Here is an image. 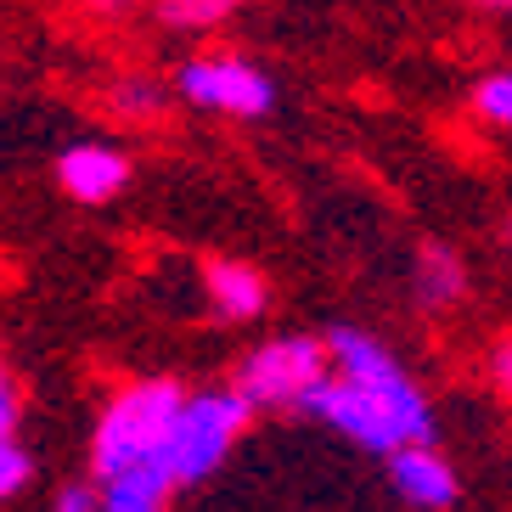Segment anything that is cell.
Segmentation results:
<instances>
[{
  "label": "cell",
  "mask_w": 512,
  "mask_h": 512,
  "mask_svg": "<svg viewBox=\"0 0 512 512\" xmlns=\"http://www.w3.org/2000/svg\"><path fill=\"white\" fill-rule=\"evenodd\" d=\"M327 355L332 366H344V377H321L316 389L304 394L299 406L327 417L338 434H349L366 451H400V445H422L434 434V417H428V400L417 394L400 361L389 349L366 338L355 327L327 332Z\"/></svg>",
  "instance_id": "1"
},
{
  "label": "cell",
  "mask_w": 512,
  "mask_h": 512,
  "mask_svg": "<svg viewBox=\"0 0 512 512\" xmlns=\"http://www.w3.org/2000/svg\"><path fill=\"white\" fill-rule=\"evenodd\" d=\"M181 400L186 394L175 383H136L130 394H119L113 411L102 417V428H96V445H91L96 479L119 473V467H136L147 456H164Z\"/></svg>",
  "instance_id": "2"
},
{
  "label": "cell",
  "mask_w": 512,
  "mask_h": 512,
  "mask_svg": "<svg viewBox=\"0 0 512 512\" xmlns=\"http://www.w3.org/2000/svg\"><path fill=\"white\" fill-rule=\"evenodd\" d=\"M242 422H248V400L242 394H192V400H181L169 445H164L169 479L175 484L209 479L220 467V456L231 451V439L242 434Z\"/></svg>",
  "instance_id": "3"
},
{
  "label": "cell",
  "mask_w": 512,
  "mask_h": 512,
  "mask_svg": "<svg viewBox=\"0 0 512 512\" xmlns=\"http://www.w3.org/2000/svg\"><path fill=\"white\" fill-rule=\"evenodd\" d=\"M321 377H327V349L316 338H276L248 355L237 394L248 406H299Z\"/></svg>",
  "instance_id": "4"
},
{
  "label": "cell",
  "mask_w": 512,
  "mask_h": 512,
  "mask_svg": "<svg viewBox=\"0 0 512 512\" xmlns=\"http://www.w3.org/2000/svg\"><path fill=\"white\" fill-rule=\"evenodd\" d=\"M181 96L197 107H214V113H231V119H259L276 102L271 79L248 62H186Z\"/></svg>",
  "instance_id": "5"
},
{
  "label": "cell",
  "mask_w": 512,
  "mask_h": 512,
  "mask_svg": "<svg viewBox=\"0 0 512 512\" xmlns=\"http://www.w3.org/2000/svg\"><path fill=\"white\" fill-rule=\"evenodd\" d=\"M389 456H394V490H400L411 507L439 512V507L456 501V473H451L445 456L428 451V439H422V445H400V451H389Z\"/></svg>",
  "instance_id": "6"
},
{
  "label": "cell",
  "mask_w": 512,
  "mask_h": 512,
  "mask_svg": "<svg viewBox=\"0 0 512 512\" xmlns=\"http://www.w3.org/2000/svg\"><path fill=\"white\" fill-rule=\"evenodd\" d=\"M102 484H107L102 512H164V496L175 490L164 456H147V462H136V467H119V473H107Z\"/></svg>",
  "instance_id": "7"
},
{
  "label": "cell",
  "mask_w": 512,
  "mask_h": 512,
  "mask_svg": "<svg viewBox=\"0 0 512 512\" xmlns=\"http://www.w3.org/2000/svg\"><path fill=\"white\" fill-rule=\"evenodd\" d=\"M57 175L79 203H107V197L130 181V164L113 147H74V152H62Z\"/></svg>",
  "instance_id": "8"
},
{
  "label": "cell",
  "mask_w": 512,
  "mask_h": 512,
  "mask_svg": "<svg viewBox=\"0 0 512 512\" xmlns=\"http://www.w3.org/2000/svg\"><path fill=\"white\" fill-rule=\"evenodd\" d=\"M209 293H214V304H220V316H231V321H248V316L265 310V276L248 271V265H214Z\"/></svg>",
  "instance_id": "9"
},
{
  "label": "cell",
  "mask_w": 512,
  "mask_h": 512,
  "mask_svg": "<svg viewBox=\"0 0 512 512\" xmlns=\"http://www.w3.org/2000/svg\"><path fill=\"white\" fill-rule=\"evenodd\" d=\"M462 259L451 254V248H439V242H428L422 248V259H417V293H422V304H451V299H462Z\"/></svg>",
  "instance_id": "10"
},
{
  "label": "cell",
  "mask_w": 512,
  "mask_h": 512,
  "mask_svg": "<svg viewBox=\"0 0 512 512\" xmlns=\"http://www.w3.org/2000/svg\"><path fill=\"white\" fill-rule=\"evenodd\" d=\"M231 6H242V0H158L164 23H175V29H203V23H220Z\"/></svg>",
  "instance_id": "11"
},
{
  "label": "cell",
  "mask_w": 512,
  "mask_h": 512,
  "mask_svg": "<svg viewBox=\"0 0 512 512\" xmlns=\"http://www.w3.org/2000/svg\"><path fill=\"white\" fill-rule=\"evenodd\" d=\"M23 484H29V456L17 451L12 439H0V501L17 496Z\"/></svg>",
  "instance_id": "12"
},
{
  "label": "cell",
  "mask_w": 512,
  "mask_h": 512,
  "mask_svg": "<svg viewBox=\"0 0 512 512\" xmlns=\"http://www.w3.org/2000/svg\"><path fill=\"white\" fill-rule=\"evenodd\" d=\"M479 107H484V119H496V124H512V74H501V79H484V91H479Z\"/></svg>",
  "instance_id": "13"
},
{
  "label": "cell",
  "mask_w": 512,
  "mask_h": 512,
  "mask_svg": "<svg viewBox=\"0 0 512 512\" xmlns=\"http://www.w3.org/2000/svg\"><path fill=\"white\" fill-rule=\"evenodd\" d=\"M12 428H17V394H12L6 366H0V439H12Z\"/></svg>",
  "instance_id": "14"
},
{
  "label": "cell",
  "mask_w": 512,
  "mask_h": 512,
  "mask_svg": "<svg viewBox=\"0 0 512 512\" xmlns=\"http://www.w3.org/2000/svg\"><path fill=\"white\" fill-rule=\"evenodd\" d=\"M102 501H96V490H85V484H74V490H62L57 512H96Z\"/></svg>",
  "instance_id": "15"
},
{
  "label": "cell",
  "mask_w": 512,
  "mask_h": 512,
  "mask_svg": "<svg viewBox=\"0 0 512 512\" xmlns=\"http://www.w3.org/2000/svg\"><path fill=\"white\" fill-rule=\"evenodd\" d=\"M496 383L512 394V344H501V349H496Z\"/></svg>",
  "instance_id": "16"
},
{
  "label": "cell",
  "mask_w": 512,
  "mask_h": 512,
  "mask_svg": "<svg viewBox=\"0 0 512 512\" xmlns=\"http://www.w3.org/2000/svg\"><path fill=\"white\" fill-rule=\"evenodd\" d=\"M124 107H152V91H147V85H124Z\"/></svg>",
  "instance_id": "17"
},
{
  "label": "cell",
  "mask_w": 512,
  "mask_h": 512,
  "mask_svg": "<svg viewBox=\"0 0 512 512\" xmlns=\"http://www.w3.org/2000/svg\"><path fill=\"white\" fill-rule=\"evenodd\" d=\"M91 6H102V12H119V6H130V0H91Z\"/></svg>",
  "instance_id": "18"
},
{
  "label": "cell",
  "mask_w": 512,
  "mask_h": 512,
  "mask_svg": "<svg viewBox=\"0 0 512 512\" xmlns=\"http://www.w3.org/2000/svg\"><path fill=\"white\" fill-rule=\"evenodd\" d=\"M484 6H512V0H484Z\"/></svg>",
  "instance_id": "19"
}]
</instances>
